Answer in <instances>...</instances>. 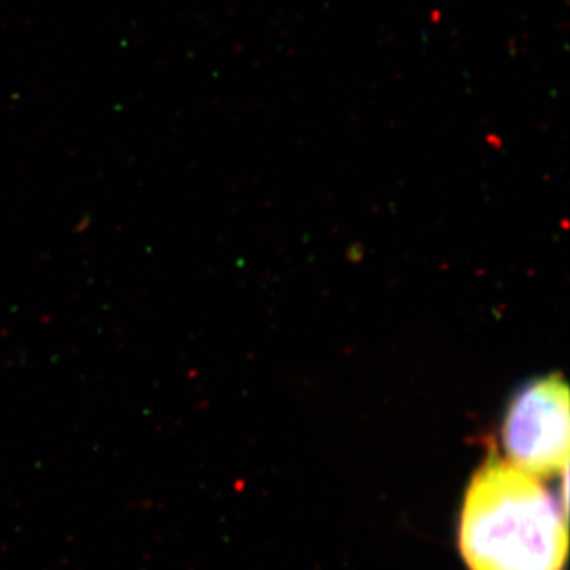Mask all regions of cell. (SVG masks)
<instances>
[{
  "instance_id": "6da1fadb",
  "label": "cell",
  "mask_w": 570,
  "mask_h": 570,
  "mask_svg": "<svg viewBox=\"0 0 570 570\" xmlns=\"http://www.w3.org/2000/svg\"><path fill=\"white\" fill-rule=\"evenodd\" d=\"M459 543L469 570H562L566 508L538 478L494 455L469 483Z\"/></svg>"
},
{
  "instance_id": "7a4b0ae2",
  "label": "cell",
  "mask_w": 570,
  "mask_h": 570,
  "mask_svg": "<svg viewBox=\"0 0 570 570\" xmlns=\"http://www.w3.org/2000/svg\"><path fill=\"white\" fill-rule=\"evenodd\" d=\"M502 444L513 466L553 478L568 471L569 390L560 376L532 381L510 401Z\"/></svg>"
}]
</instances>
